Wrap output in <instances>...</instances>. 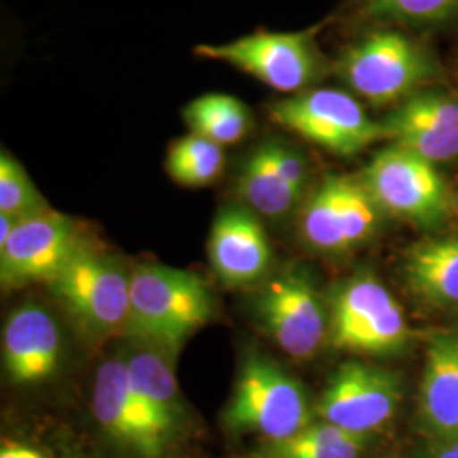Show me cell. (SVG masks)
I'll return each mask as SVG.
<instances>
[{
    "label": "cell",
    "instance_id": "6da1fadb",
    "mask_svg": "<svg viewBox=\"0 0 458 458\" xmlns=\"http://www.w3.org/2000/svg\"><path fill=\"white\" fill-rule=\"evenodd\" d=\"M213 316V293L196 274L155 263L132 268L124 336L134 344L175 360L185 342Z\"/></svg>",
    "mask_w": 458,
    "mask_h": 458
},
{
    "label": "cell",
    "instance_id": "7a4b0ae2",
    "mask_svg": "<svg viewBox=\"0 0 458 458\" xmlns=\"http://www.w3.org/2000/svg\"><path fill=\"white\" fill-rule=\"evenodd\" d=\"M314 414L310 395L295 377L262 352H246L223 418L229 431L277 442L312 425Z\"/></svg>",
    "mask_w": 458,
    "mask_h": 458
},
{
    "label": "cell",
    "instance_id": "3957f363",
    "mask_svg": "<svg viewBox=\"0 0 458 458\" xmlns=\"http://www.w3.org/2000/svg\"><path fill=\"white\" fill-rule=\"evenodd\" d=\"M336 73L352 94L374 107L397 106L440 75L429 49L410 36L378 30L344 49Z\"/></svg>",
    "mask_w": 458,
    "mask_h": 458
},
{
    "label": "cell",
    "instance_id": "277c9868",
    "mask_svg": "<svg viewBox=\"0 0 458 458\" xmlns=\"http://www.w3.org/2000/svg\"><path fill=\"white\" fill-rule=\"evenodd\" d=\"M199 58L240 70L280 94H301L325 77L327 64L314 30L294 33L257 31L223 45H199Z\"/></svg>",
    "mask_w": 458,
    "mask_h": 458
},
{
    "label": "cell",
    "instance_id": "5b68a950",
    "mask_svg": "<svg viewBox=\"0 0 458 458\" xmlns=\"http://www.w3.org/2000/svg\"><path fill=\"white\" fill-rule=\"evenodd\" d=\"M130 280L121 263L85 245L47 285L87 335L109 338L126 331Z\"/></svg>",
    "mask_w": 458,
    "mask_h": 458
},
{
    "label": "cell",
    "instance_id": "8992f818",
    "mask_svg": "<svg viewBox=\"0 0 458 458\" xmlns=\"http://www.w3.org/2000/svg\"><path fill=\"white\" fill-rule=\"evenodd\" d=\"M268 117L280 128L340 157L359 155L387 140L382 123L367 114L355 96L338 89H311L278 98L268 106Z\"/></svg>",
    "mask_w": 458,
    "mask_h": 458
},
{
    "label": "cell",
    "instance_id": "52a82bcc",
    "mask_svg": "<svg viewBox=\"0 0 458 458\" xmlns=\"http://www.w3.org/2000/svg\"><path fill=\"white\" fill-rule=\"evenodd\" d=\"M386 214L421 228L448 221L454 200L435 164L406 148L389 145L365 166L360 177Z\"/></svg>",
    "mask_w": 458,
    "mask_h": 458
},
{
    "label": "cell",
    "instance_id": "ba28073f",
    "mask_svg": "<svg viewBox=\"0 0 458 458\" xmlns=\"http://www.w3.org/2000/svg\"><path fill=\"white\" fill-rule=\"evenodd\" d=\"M410 338L406 316L387 287L369 274L348 278L329 302L327 342L357 353L399 352Z\"/></svg>",
    "mask_w": 458,
    "mask_h": 458
},
{
    "label": "cell",
    "instance_id": "9c48e42d",
    "mask_svg": "<svg viewBox=\"0 0 458 458\" xmlns=\"http://www.w3.org/2000/svg\"><path fill=\"white\" fill-rule=\"evenodd\" d=\"M253 312L274 344L299 360L311 359L327 342L329 311L302 268L287 267L263 278Z\"/></svg>",
    "mask_w": 458,
    "mask_h": 458
},
{
    "label": "cell",
    "instance_id": "30bf717a",
    "mask_svg": "<svg viewBox=\"0 0 458 458\" xmlns=\"http://www.w3.org/2000/svg\"><path fill=\"white\" fill-rule=\"evenodd\" d=\"M384 214L361 179L331 174L308 197L299 226L311 248L338 253L370 240Z\"/></svg>",
    "mask_w": 458,
    "mask_h": 458
},
{
    "label": "cell",
    "instance_id": "8fae6325",
    "mask_svg": "<svg viewBox=\"0 0 458 458\" xmlns=\"http://www.w3.org/2000/svg\"><path fill=\"white\" fill-rule=\"evenodd\" d=\"M401 397L397 374L365 361H346L329 378L314 412L321 421L372 437L395 416Z\"/></svg>",
    "mask_w": 458,
    "mask_h": 458
},
{
    "label": "cell",
    "instance_id": "7c38bea8",
    "mask_svg": "<svg viewBox=\"0 0 458 458\" xmlns=\"http://www.w3.org/2000/svg\"><path fill=\"white\" fill-rule=\"evenodd\" d=\"M92 411L100 428L136 457H164L177 435L132 391L124 359H111L98 367Z\"/></svg>",
    "mask_w": 458,
    "mask_h": 458
},
{
    "label": "cell",
    "instance_id": "4fadbf2b",
    "mask_svg": "<svg viewBox=\"0 0 458 458\" xmlns=\"http://www.w3.org/2000/svg\"><path fill=\"white\" fill-rule=\"evenodd\" d=\"M82 246L77 223L65 214L47 209L22 217L0 246V284L5 291L48 284Z\"/></svg>",
    "mask_w": 458,
    "mask_h": 458
},
{
    "label": "cell",
    "instance_id": "5bb4252c",
    "mask_svg": "<svg viewBox=\"0 0 458 458\" xmlns=\"http://www.w3.org/2000/svg\"><path fill=\"white\" fill-rule=\"evenodd\" d=\"M310 179L308 162L295 148L268 140L240 166L236 192L253 213L278 219L301 204Z\"/></svg>",
    "mask_w": 458,
    "mask_h": 458
},
{
    "label": "cell",
    "instance_id": "9a60e30c",
    "mask_svg": "<svg viewBox=\"0 0 458 458\" xmlns=\"http://www.w3.org/2000/svg\"><path fill=\"white\" fill-rule=\"evenodd\" d=\"M394 145L431 164L458 158V98L440 89H423L397 104L382 121Z\"/></svg>",
    "mask_w": 458,
    "mask_h": 458
},
{
    "label": "cell",
    "instance_id": "2e32d148",
    "mask_svg": "<svg viewBox=\"0 0 458 458\" xmlns=\"http://www.w3.org/2000/svg\"><path fill=\"white\" fill-rule=\"evenodd\" d=\"M208 250L216 277L228 287L262 282L274 262L259 214L242 206H229L216 216Z\"/></svg>",
    "mask_w": 458,
    "mask_h": 458
},
{
    "label": "cell",
    "instance_id": "e0dca14e",
    "mask_svg": "<svg viewBox=\"0 0 458 458\" xmlns=\"http://www.w3.org/2000/svg\"><path fill=\"white\" fill-rule=\"evenodd\" d=\"M60 360L62 335L48 310L30 302L11 312L2 333V361L13 384H43L56 374Z\"/></svg>",
    "mask_w": 458,
    "mask_h": 458
},
{
    "label": "cell",
    "instance_id": "ac0fdd59",
    "mask_svg": "<svg viewBox=\"0 0 458 458\" xmlns=\"http://www.w3.org/2000/svg\"><path fill=\"white\" fill-rule=\"evenodd\" d=\"M418 426L426 440L458 438V329L438 333L428 344Z\"/></svg>",
    "mask_w": 458,
    "mask_h": 458
},
{
    "label": "cell",
    "instance_id": "d6986e66",
    "mask_svg": "<svg viewBox=\"0 0 458 458\" xmlns=\"http://www.w3.org/2000/svg\"><path fill=\"white\" fill-rule=\"evenodd\" d=\"M411 291L442 311H458V236L411 246L404 260Z\"/></svg>",
    "mask_w": 458,
    "mask_h": 458
},
{
    "label": "cell",
    "instance_id": "ffe728a7",
    "mask_svg": "<svg viewBox=\"0 0 458 458\" xmlns=\"http://www.w3.org/2000/svg\"><path fill=\"white\" fill-rule=\"evenodd\" d=\"M123 359L128 367L132 391L148 410L177 431L183 421V401L174 372V360L141 344H134V348L126 352Z\"/></svg>",
    "mask_w": 458,
    "mask_h": 458
},
{
    "label": "cell",
    "instance_id": "44dd1931",
    "mask_svg": "<svg viewBox=\"0 0 458 458\" xmlns=\"http://www.w3.org/2000/svg\"><path fill=\"white\" fill-rule=\"evenodd\" d=\"M369 438L327 421H314L294 437L260 443L250 458H360Z\"/></svg>",
    "mask_w": 458,
    "mask_h": 458
},
{
    "label": "cell",
    "instance_id": "7402d4cb",
    "mask_svg": "<svg viewBox=\"0 0 458 458\" xmlns=\"http://www.w3.org/2000/svg\"><path fill=\"white\" fill-rule=\"evenodd\" d=\"M191 132L219 147L236 145L253 128V115L245 102L228 94H204L182 109Z\"/></svg>",
    "mask_w": 458,
    "mask_h": 458
},
{
    "label": "cell",
    "instance_id": "603a6c76",
    "mask_svg": "<svg viewBox=\"0 0 458 458\" xmlns=\"http://www.w3.org/2000/svg\"><path fill=\"white\" fill-rule=\"evenodd\" d=\"M225 165L223 147L194 132L174 141L165 160L168 177L183 187L211 185L221 177Z\"/></svg>",
    "mask_w": 458,
    "mask_h": 458
},
{
    "label": "cell",
    "instance_id": "cb8c5ba5",
    "mask_svg": "<svg viewBox=\"0 0 458 458\" xmlns=\"http://www.w3.org/2000/svg\"><path fill=\"white\" fill-rule=\"evenodd\" d=\"M49 209L45 197L38 191L26 168L2 149L0 153V214L17 219Z\"/></svg>",
    "mask_w": 458,
    "mask_h": 458
},
{
    "label": "cell",
    "instance_id": "d4e9b609",
    "mask_svg": "<svg viewBox=\"0 0 458 458\" xmlns=\"http://www.w3.org/2000/svg\"><path fill=\"white\" fill-rule=\"evenodd\" d=\"M363 11L378 21L440 24L458 16V0H363Z\"/></svg>",
    "mask_w": 458,
    "mask_h": 458
},
{
    "label": "cell",
    "instance_id": "484cf974",
    "mask_svg": "<svg viewBox=\"0 0 458 458\" xmlns=\"http://www.w3.org/2000/svg\"><path fill=\"white\" fill-rule=\"evenodd\" d=\"M411 458H458V438L455 440H426Z\"/></svg>",
    "mask_w": 458,
    "mask_h": 458
},
{
    "label": "cell",
    "instance_id": "4316f807",
    "mask_svg": "<svg viewBox=\"0 0 458 458\" xmlns=\"http://www.w3.org/2000/svg\"><path fill=\"white\" fill-rule=\"evenodd\" d=\"M0 458H48L31 445L4 438L0 443Z\"/></svg>",
    "mask_w": 458,
    "mask_h": 458
},
{
    "label": "cell",
    "instance_id": "83f0119b",
    "mask_svg": "<svg viewBox=\"0 0 458 458\" xmlns=\"http://www.w3.org/2000/svg\"><path fill=\"white\" fill-rule=\"evenodd\" d=\"M17 223H19L17 217L7 216V214H0V246L11 238V234L16 229Z\"/></svg>",
    "mask_w": 458,
    "mask_h": 458
},
{
    "label": "cell",
    "instance_id": "f1b7e54d",
    "mask_svg": "<svg viewBox=\"0 0 458 458\" xmlns=\"http://www.w3.org/2000/svg\"><path fill=\"white\" fill-rule=\"evenodd\" d=\"M457 209H458V194H457Z\"/></svg>",
    "mask_w": 458,
    "mask_h": 458
}]
</instances>
